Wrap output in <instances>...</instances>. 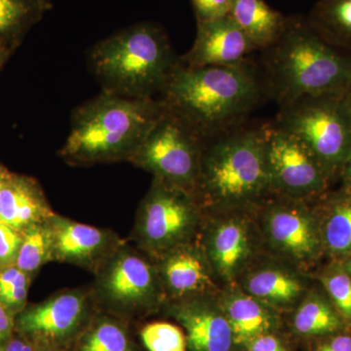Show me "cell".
<instances>
[{"label": "cell", "instance_id": "obj_1", "mask_svg": "<svg viewBox=\"0 0 351 351\" xmlns=\"http://www.w3.org/2000/svg\"><path fill=\"white\" fill-rule=\"evenodd\" d=\"M265 94L263 80L249 60L235 66L195 68L179 59L159 99L206 141L243 125Z\"/></svg>", "mask_w": 351, "mask_h": 351}, {"label": "cell", "instance_id": "obj_2", "mask_svg": "<svg viewBox=\"0 0 351 351\" xmlns=\"http://www.w3.org/2000/svg\"><path fill=\"white\" fill-rule=\"evenodd\" d=\"M265 92L279 108L298 99L345 92L351 82V54L325 43L306 18L288 17L276 43L263 51Z\"/></svg>", "mask_w": 351, "mask_h": 351}, {"label": "cell", "instance_id": "obj_3", "mask_svg": "<svg viewBox=\"0 0 351 351\" xmlns=\"http://www.w3.org/2000/svg\"><path fill=\"white\" fill-rule=\"evenodd\" d=\"M162 110L159 98H126L101 91L75 108L59 156L76 167L128 162Z\"/></svg>", "mask_w": 351, "mask_h": 351}, {"label": "cell", "instance_id": "obj_4", "mask_svg": "<svg viewBox=\"0 0 351 351\" xmlns=\"http://www.w3.org/2000/svg\"><path fill=\"white\" fill-rule=\"evenodd\" d=\"M263 127L241 125L205 141L195 193L203 211L255 209L272 195Z\"/></svg>", "mask_w": 351, "mask_h": 351}, {"label": "cell", "instance_id": "obj_5", "mask_svg": "<svg viewBox=\"0 0 351 351\" xmlns=\"http://www.w3.org/2000/svg\"><path fill=\"white\" fill-rule=\"evenodd\" d=\"M178 63L167 34L152 23L115 32L89 53L90 68L101 91L126 98H156Z\"/></svg>", "mask_w": 351, "mask_h": 351}, {"label": "cell", "instance_id": "obj_6", "mask_svg": "<svg viewBox=\"0 0 351 351\" xmlns=\"http://www.w3.org/2000/svg\"><path fill=\"white\" fill-rule=\"evenodd\" d=\"M94 277L90 288L97 306L127 321L158 313L165 304L154 260L127 240Z\"/></svg>", "mask_w": 351, "mask_h": 351}, {"label": "cell", "instance_id": "obj_7", "mask_svg": "<svg viewBox=\"0 0 351 351\" xmlns=\"http://www.w3.org/2000/svg\"><path fill=\"white\" fill-rule=\"evenodd\" d=\"M274 123L306 145L332 179L351 154V114L341 93L298 99L279 110Z\"/></svg>", "mask_w": 351, "mask_h": 351}, {"label": "cell", "instance_id": "obj_8", "mask_svg": "<svg viewBox=\"0 0 351 351\" xmlns=\"http://www.w3.org/2000/svg\"><path fill=\"white\" fill-rule=\"evenodd\" d=\"M204 143L191 124L163 104L162 112L128 162L195 197Z\"/></svg>", "mask_w": 351, "mask_h": 351}, {"label": "cell", "instance_id": "obj_9", "mask_svg": "<svg viewBox=\"0 0 351 351\" xmlns=\"http://www.w3.org/2000/svg\"><path fill=\"white\" fill-rule=\"evenodd\" d=\"M203 219L204 211L195 196L154 179L138 205L130 240L154 258L197 240Z\"/></svg>", "mask_w": 351, "mask_h": 351}, {"label": "cell", "instance_id": "obj_10", "mask_svg": "<svg viewBox=\"0 0 351 351\" xmlns=\"http://www.w3.org/2000/svg\"><path fill=\"white\" fill-rule=\"evenodd\" d=\"M311 203L271 195L254 210L263 248L304 274L325 257L319 218Z\"/></svg>", "mask_w": 351, "mask_h": 351}, {"label": "cell", "instance_id": "obj_11", "mask_svg": "<svg viewBox=\"0 0 351 351\" xmlns=\"http://www.w3.org/2000/svg\"><path fill=\"white\" fill-rule=\"evenodd\" d=\"M254 210L204 212L197 241L225 287L235 285L260 258L263 239Z\"/></svg>", "mask_w": 351, "mask_h": 351}, {"label": "cell", "instance_id": "obj_12", "mask_svg": "<svg viewBox=\"0 0 351 351\" xmlns=\"http://www.w3.org/2000/svg\"><path fill=\"white\" fill-rule=\"evenodd\" d=\"M263 131L272 195L314 202L328 193L331 176L299 138L274 122Z\"/></svg>", "mask_w": 351, "mask_h": 351}, {"label": "cell", "instance_id": "obj_13", "mask_svg": "<svg viewBox=\"0 0 351 351\" xmlns=\"http://www.w3.org/2000/svg\"><path fill=\"white\" fill-rule=\"evenodd\" d=\"M91 288L66 289L16 316L15 331L36 345L71 348L99 311Z\"/></svg>", "mask_w": 351, "mask_h": 351}, {"label": "cell", "instance_id": "obj_14", "mask_svg": "<svg viewBox=\"0 0 351 351\" xmlns=\"http://www.w3.org/2000/svg\"><path fill=\"white\" fill-rule=\"evenodd\" d=\"M47 221L53 262L82 267L93 276L126 241L108 228L78 223L57 213Z\"/></svg>", "mask_w": 351, "mask_h": 351}, {"label": "cell", "instance_id": "obj_15", "mask_svg": "<svg viewBox=\"0 0 351 351\" xmlns=\"http://www.w3.org/2000/svg\"><path fill=\"white\" fill-rule=\"evenodd\" d=\"M166 302L218 295V279L197 240L152 258Z\"/></svg>", "mask_w": 351, "mask_h": 351}, {"label": "cell", "instance_id": "obj_16", "mask_svg": "<svg viewBox=\"0 0 351 351\" xmlns=\"http://www.w3.org/2000/svg\"><path fill=\"white\" fill-rule=\"evenodd\" d=\"M184 332L188 351H233L232 329L217 295L165 302L161 311Z\"/></svg>", "mask_w": 351, "mask_h": 351}, {"label": "cell", "instance_id": "obj_17", "mask_svg": "<svg viewBox=\"0 0 351 351\" xmlns=\"http://www.w3.org/2000/svg\"><path fill=\"white\" fill-rule=\"evenodd\" d=\"M235 285L276 309H294L311 290L306 276L282 261H255Z\"/></svg>", "mask_w": 351, "mask_h": 351}, {"label": "cell", "instance_id": "obj_18", "mask_svg": "<svg viewBox=\"0 0 351 351\" xmlns=\"http://www.w3.org/2000/svg\"><path fill=\"white\" fill-rule=\"evenodd\" d=\"M256 51L230 16L197 24L195 43L180 61L189 66H235Z\"/></svg>", "mask_w": 351, "mask_h": 351}, {"label": "cell", "instance_id": "obj_19", "mask_svg": "<svg viewBox=\"0 0 351 351\" xmlns=\"http://www.w3.org/2000/svg\"><path fill=\"white\" fill-rule=\"evenodd\" d=\"M219 304L232 329L234 348L244 350L247 343L280 327V313L239 286H226L217 295Z\"/></svg>", "mask_w": 351, "mask_h": 351}, {"label": "cell", "instance_id": "obj_20", "mask_svg": "<svg viewBox=\"0 0 351 351\" xmlns=\"http://www.w3.org/2000/svg\"><path fill=\"white\" fill-rule=\"evenodd\" d=\"M54 214L38 180L9 173L0 195V223L23 232Z\"/></svg>", "mask_w": 351, "mask_h": 351}, {"label": "cell", "instance_id": "obj_21", "mask_svg": "<svg viewBox=\"0 0 351 351\" xmlns=\"http://www.w3.org/2000/svg\"><path fill=\"white\" fill-rule=\"evenodd\" d=\"M316 202L325 257L341 262L351 251V195L341 189L325 193Z\"/></svg>", "mask_w": 351, "mask_h": 351}, {"label": "cell", "instance_id": "obj_22", "mask_svg": "<svg viewBox=\"0 0 351 351\" xmlns=\"http://www.w3.org/2000/svg\"><path fill=\"white\" fill-rule=\"evenodd\" d=\"M256 50L276 43L285 29L288 17L274 10L265 0H232L228 14Z\"/></svg>", "mask_w": 351, "mask_h": 351}, {"label": "cell", "instance_id": "obj_23", "mask_svg": "<svg viewBox=\"0 0 351 351\" xmlns=\"http://www.w3.org/2000/svg\"><path fill=\"white\" fill-rule=\"evenodd\" d=\"M293 311V331L311 341L350 328L322 289L311 288Z\"/></svg>", "mask_w": 351, "mask_h": 351}, {"label": "cell", "instance_id": "obj_24", "mask_svg": "<svg viewBox=\"0 0 351 351\" xmlns=\"http://www.w3.org/2000/svg\"><path fill=\"white\" fill-rule=\"evenodd\" d=\"M71 351H138L129 330L128 321L99 309Z\"/></svg>", "mask_w": 351, "mask_h": 351}, {"label": "cell", "instance_id": "obj_25", "mask_svg": "<svg viewBox=\"0 0 351 351\" xmlns=\"http://www.w3.org/2000/svg\"><path fill=\"white\" fill-rule=\"evenodd\" d=\"M306 21L325 43L351 54V0H318Z\"/></svg>", "mask_w": 351, "mask_h": 351}, {"label": "cell", "instance_id": "obj_26", "mask_svg": "<svg viewBox=\"0 0 351 351\" xmlns=\"http://www.w3.org/2000/svg\"><path fill=\"white\" fill-rule=\"evenodd\" d=\"M52 8L50 0H0V44L19 47L27 32Z\"/></svg>", "mask_w": 351, "mask_h": 351}, {"label": "cell", "instance_id": "obj_27", "mask_svg": "<svg viewBox=\"0 0 351 351\" xmlns=\"http://www.w3.org/2000/svg\"><path fill=\"white\" fill-rule=\"evenodd\" d=\"M52 262V239L48 221L36 223L25 230L15 265L34 277L41 267Z\"/></svg>", "mask_w": 351, "mask_h": 351}, {"label": "cell", "instance_id": "obj_28", "mask_svg": "<svg viewBox=\"0 0 351 351\" xmlns=\"http://www.w3.org/2000/svg\"><path fill=\"white\" fill-rule=\"evenodd\" d=\"M321 289L351 327V276L338 262H330L316 274Z\"/></svg>", "mask_w": 351, "mask_h": 351}, {"label": "cell", "instance_id": "obj_29", "mask_svg": "<svg viewBox=\"0 0 351 351\" xmlns=\"http://www.w3.org/2000/svg\"><path fill=\"white\" fill-rule=\"evenodd\" d=\"M34 278L15 263L0 267V304L15 317L27 306V295Z\"/></svg>", "mask_w": 351, "mask_h": 351}, {"label": "cell", "instance_id": "obj_30", "mask_svg": "<svg viewBox=\"0 0 351 351\" xmlns=\"http://www.w3.org/2000/svg\"><path fill=\"white\" fill-rule=\"evenodd\" d=\"M141 339L147 351H188L184 332L172 323H149L141 330Z\"/></svg>", "mask_w": 351, "mask_h": 351}, {"label": "cell", "instance_id": "obj_31", "mask_svg": "<svg viewBox=\"0 0 351 351\" xmlns=\"http://www.w3.org/2000/svg\"><path fill=\"white\" fill-rule=\"evenodd\" d=\"M23 241V232L0 223V267L15 263Z\"/></svg>", "mask_w": 351, "mask_h": 351}, {"label": "cell", "instance_id": "obj_32", "mask_svg": "<svg viewBox=\"0 0 351 351\" xmlns=\"http://www.w3.org/2000/svg\"><path fill=\"white\" fill-rule=\"evenodd\" d=\"M232 0H191L197 24L225 17L230 12Z\"/></svg>", "mask_w": 351, "mask_h": 351}, {"label": "cell", "instance_id": "obj_33", "mask_svg": "<svg viewBox=\"0 0 351 351\" xmlns=\"http://www.w3.org/2000/svg\"><path fill=\"white\" fill-rule=\"evenodd\" d=\"M311 351H351V327L313 341Z\"/></svg>", "mask_w": 351, "mask_h": 351}, {"label": "cell", "instance_id": "obj_34", "mask_svg": "<svg viewBox=\"0 0 351 351\" xmlns=\"http://www.w3.org/2000/svg\"><path fill=\"white\" fill-rule=\"evenodd\" d=\"M245 351H287L285 343L277 332H267L251 339L244 348Z\"/></svg>", "mask_w": 351, "mask_h": 351}, {"label": "cell", "instance_id": "obj_35", "mask_svg": "<svg viewBox=\"0 0 351 351\" xmlns=\"http://www.w3.org/2000/svg\"><path fill=\"white\" fill-rule=\"evenodd\" d=\"M38 348L32 339L15 331L12 337L0 346V351H38Z\"/></svg>", "mask_w": 351, "mask_h": 351}, {"label": "cell", "instance_id": "obj_36", "mask_svg": "<svg viewBox=\"0 0 351 351\" xmlns=\"http://www.w3.org/2000/svg\"><path fill=\"white\" fill-rule=\"evenodd\" d=\"M15 316L0 304V346L15 332Z\"/></svg>", "mask_w": 351, "mask_h": 351}, {"label": "cell", "instance_id": "obj_37", "mask_svg": "<svg viewBox=\"0 0 351 351\" xmlns=\"http://www.w3.org/2000/svg\"><path fill=\"white\" fill-rule=\"evenodd\" d=\"M339 178L341 180V184H343L341 189V191L351 195V154L348 157V160L346 161V163L343 164Z\"/></svg>", "mask_w": 351, "mask_h": 351}, {"label": "cell", "instance_id": "obj_38", "mask_svg": "<svg viewBox=\"0 0 351 351\" xmlns=\"http://www.w3.org/2000/svg\"><path fill=\"white\" fill-rule=\"evenodd\" d=\"M16 50H17V48L13 47V46L0 44V71L5 66V64Z\"/></svg>", "mask_w": 351, "mask_h": 351}, {"label": "cell", "instance_id": "obj_39", "mask_svg": "<svg viewBox=\"0 0 351 351\" xmlns=\"http://www.w3.org/2000/svg\"><path fill=\"white\" fill-rule=\"evenodd\" d=\"M9 173H10V171L0 163V195H1L2 189H3L4 184H5Z\"/></svg>", "mask_w": 351, "mask_h": 351}, {"label": "cell", "instance_id": "obj_40", "mask_svg": "<svg viewBox=\"0 0 351 351\" xmlns=\"http://www.w3.org/2000/svg\"><path fill=\"white\" fill-rule=\"evenodd\" d=\"M38 351H71V348H64V346L38 345Z\"/></svg>", "mask_w": 351, "mask_h": 351}, {"label": "cell", "instance_id": "obj_41", "mask_svg": "<svg viewBox=\"0 0 351 351\" xmlns=\"http://www.w3.org/2000/svg\"><path fill=\"white\" fill-rule=\"evenodd\" d=\"M343 99H345V103L348 110H350L351 114V82L346 88V91L343 92Z\"/></svg>", "mask_w": 351, "mask_h": 351}, {"label": "cell", "instance_id": "obj_42", "mask_svg": "<svg viewBox=\"0 0 351 351\" xmlns=\"http://www.w3.org/2000/svg\"><path fill=\"white\" fill-rule=\"evenodd\" d=\"M343 265V269L348 272L351 276V251L346 255V257L343 258L341 262H339Z\"/></svg>", "mask_w": 351, "mask_h": 351}]
</instances>
